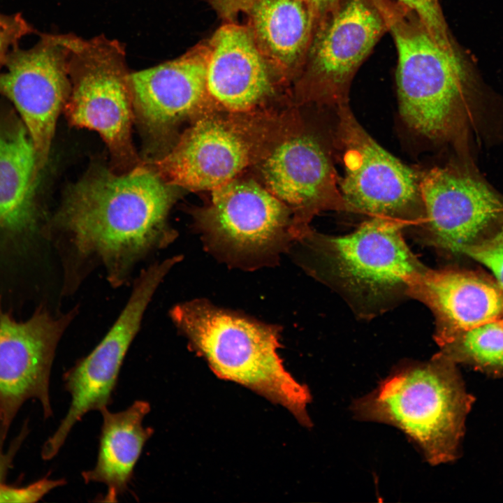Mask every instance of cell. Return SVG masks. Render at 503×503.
<instances>
[{"label": "cell", "instance_id": "cell-1", "mask_svg": "<svg viewBox=\"0 0 503 503\" xmlns=\"http://www.w3.org/2000/svg\"><path fill=\"white\" fill-rule=\"evenodd\" d=\"M154 170L88 174L68 191L54 218L65 252V290L73 293L101 267L114 288L126 284L140 263L177 236L168 223L175 187Z\"/></svg>", "mask_w": 503, "mask_h": 503}, {"label": "cell", "instance_id": "cell-2", "mask_svg": "<svg viewBox=\"0 0 503 503\" xmlns=\"http://www.w3.org/2000/svg\"><path fill=\"white\" fill-rule=\"evenodd\" d=\"M398 52L399 111L416 133L435 142L462 140L472 120L475 79L462 52L440 47L418 17L396 0H370Z\"/></svg>", "mask_w": 503, "mask_h": 503}, {"label": "cell", "instance_id": "cell-3", "mask_svg": "<svg viewBox=\"0 0 503 503\" xmlns=\"http://www.w3.org/2000/svg\"><path fill=\"white\" fill-rule=\"evenodd\" d=\"M169 316L218 377L255 391L287 409L302 425H312L307 411L311 395L284 365L279 327L203 299L174 305Z\"/></svg>", "mask_w": 503, "mask_h": 503}, {"label": "cell", "instance_id": "cell-4", "mask_svg": "<svg viewBox=\"0 0 503 503\" xmlns=\"http://www.w3.org/2000/svg\"><path fill=\"white\" fill-rule=\"evenodd\" d=\"M404 226L393 219L371 217L344 235L310 230L298 241L307 256L303 264L358 315L374 316L409 297L411 284L426 268L407 246Z\"/></svg>", "mask_w": 503, "mask_h": 503}, {"label": "cell", "instance_id": "cell-5", "mask_svg": "<svg viewBox=\"0 0 503 503\" xmlns=\"http://www.w3.org/2000/svg\"><path fill=\"white\" fill-rule=\"evenodd\" d=\"M474 400L455 363L438 353L427 363L395 370L352 409L358 419L401 429L430 464L438 465L458 458Z\"/></svg>", "mask_w": 503, "mask_h": 503}, {"label": "cell", "instance_id": "cell-6", "mask_svg": "<svg viewBox=\"0 0 503 503\" xmlns=\"http://www.w3.org/2000/svg\"><path fill=\"white\" fill-rule=\"evenodd\" d=\"M192 215L207 249L238 266L273 263L297 241L291 210L252 180L213 189L210 202Z\"/></svg>", "mask_w": 503, "mask_h": 503}, {"label": "cell", "instance_id": "cell-7", "mask_svg": "<svg viewBox=\"0 0 503 503\" xmlns=\"http://www.w3.org/2000/svg\"><path fill=\"white\" fill-rule=\"evenodd\" d=\"M179 262V257L173 256L142 269L134 279L126 303L105 335L89 353L64 373L71 404L55 432L43 445V459L51 460L58 453L73 427L87 413L100 411L112 402L119 371L145 311L166 277Z\"/></svg>", "mask_w": 503, "mask_h": 503}, {"label": "cell", "instance_id": "cell-8", "mask_svg": "<svg viewBox=\"0 0 503 503\" xmlns=\"http://www.w3.org/2000/svg\"><path fill=\"white\" fill-rule=\"evenodd\" d=\"M336 141L344 175L339 187L349 212L423 224L421 175L383 148L358 122L348 103L337 108Z\"/></svg>", "mask_w": 503, "mask_h": 503}, {"label": "cell", "instance_id": "cell-9", "mask_svg": "<svg viewBox=\"0 0 503 503\" xmlns=\"http://www.w3.org/2000/svg\"><path fill=\"white\" fill-rule=\"evenodd\" d=\"M78 314L59 315L38 309L17 321L0 306V454L10 426L23 404L34 399L43 416L52 415L50 377L58 343Z\"/></svg>", "mask_w": 503, "mask_h": 503}, {"label": "cell", "instance_id": "cell-10", "mask_svg": "<svg viewBox=\"0 0 503 503\" xmlns=\"http://www.w3.org/2000/svg\"><path fill=\"white\" fill-rule=\"evenodd\" d=\"M70 74L73 85L65 105L70 122L96 131L117 159L133 162V99L117 50L75 41Z\"/></svg>", "mask_w": 503, "mask_h": 503}, {"label": "cell", "instance_id": "cell-11", "mask_svg": "<svg viewBox=\"0 0 503 503\" xmlns=\"http://www.w3.org/2000/svg\"><path fill=\"white\" fill-rule=\"evenodd\" d=\"M75 40L44 35L34 48H15L0 71V95L17 110L33 142L41 170L48 158L56 122L70 94Z\"/></svg>", "mask_w": 503, "mask_h": 503}, {"label": "cell", "instance_id": "cell-12", "mask_svg": "<svg viewBox=\"0 0 503 503\" xmlns=\"http://www.w3.org/2000/svg\"><path fill=\"white\" fill-rule=\"evenodd\" d=\"M386 31L370 0H340L318 21L305 57L309 96L337 108L348 103L355 73Z\"/></svg>", "mask_w": 503, "mask_h": 503}, {"label": "cell", "instance_id": "cell-13", "mask_svg": "<svg viewBox=\"0 0 503 503\" xmlns=\"http://www.w3.org/2000/svg\"><path fill=\"white\" fill-rule=\"evenodd\" d=\"M426 241L453 254L503 217V198L467 166L435 167L421 175Z\"/></svg>", "mask_w": 503, "mask_h": 503}, {"label": "cell", "instance_id": "cell-14", "mask_svg": "<svg viewBox=\"0 0 503 503\" xmlns=\"http://www.w3.org/2000/svg\"><path fill=\"white\" fill-rule=\"evenodd\" d=\"M261 173L265 188L291 210L297 241L320 212H349L330 157L312 136L280 143L263 162Z\"/></svg>", "mask_w": 503, "mask_h": 503}, {"label": "cell", "instance_id": "cell-15", "mask_svg": "<svg viewBox=\"0 0 503 503\" xmlns=\"http://www.w3.org/2000/svg\"><path fill=\"white\" fill-rule=\"evenodd\" d=\"M251 159L252 145L238 126L203 117L155 162L154 170L173 186L213 190L235 179Z\"/></svg>", "mask_w": 503, "mask_h": 503}, {"label": "cell", "instance_id": "cell-16", "mask_svg": "<svg viewBox=\"0 0 503 503\" xmlns=\"http://www.w3.org/2000/svg\"><path fill=\"white\" fill-rule=\"evenodd\" d=\"M133 108L145 131L157 140L194 114L205 100V48L129 75Z\"/></svg>", "mask_w": 503, "mask_h": 503}, {"label": "cell", "instance_id": "cell-17", "mask_svg": "<svg viewBox=\"0 0 503 503\" xmlns=\"http://www.w3.org/2000/svg\"><path fill=\"white\" fill-rule=\"evenodd\" d=\"M409 297L433 313L439 347L468 330L499 320L503 312V291L498 284L465 270L426 268L411 284Z\"/></svg>", "mask_w": 503, "mask_h": 503}, {"label": "cell", "instance_id": "cell-18", "mask_svg": "<svg viewBox=\"0 0 503 503\" xmlns=\"http://www.w3.org/2000/svg\"><path fill=\"white\" fill-rule=\"evenodd\" d=\"M205 53L207 95L223 107L245 111L270 94L268 65L249 28L223 25L212 36Z\"/></svg>", "mask_w": 503, "mask_h": 503}, {"label": "cell", "instance_id": "cell-19", "mask_svg": "<svg viewBox=\"0 0 503 503\" xmlns=\"http://www.w3.org/2000/svg\"><path fill=\"white\" fill-rule=\"evenodd\" d=\"M39 172L36 150L22 122L0 117V238L18 243L36 231Z\"/></svg>", "mask_w": 503, "mask_h": 503}, {"label": "cell", "instance_id": "cell-20", "mask_svg": "<svg viewBox=\"0 0 503 503\" xmlns=\"http://www.w3.org/2000/svg\"><path fill=\"white\" fill-rule=\"evenodd\" d=\"M151 410L145 400L134 401L126 409L111 412L102 409L97 459L95 466L82 472L85 483H101L106 486L103 502H117L127 490L135 466L144 446L153 435L152 427H144V418Z\"/></svg>", "mask_w": 503, "mask_h": 503}, {"label": "cell", "instance_id": "cell-21", "mask_svg": "<svg viewBox=\"0 0 503 503\" xmlns=\"http://www.w3.org/2000/svg\"><path fill=\"white\" fill-rule=\"evenodd\" d=\"M249 31L266 61L289 71L305 61L317 17L307 0H256Z\"/></svg>", "mask_w": 503, "mask_h": 503}, {"label": "cell", "instance_id": "cell-22", "mask_svg": "<svg viewBox=\"0 0 503 503\" xmlns=\"http://www.w3.org/2000/svg\"><path fill=\"white\" fill-rule=\"evenodd\" d=\"M440 348L439 353L455 363L503 377V326L499 320L468 330Z\"/></svg>", "mask_w": 503, "mask_h": 503}, {"label": "cell", "instance_id": "cell-23", "mask_svg": "<svg viewBox=\"0 0 503 503\" xmlns=\"http://www.w3.org/2000/svg\"><path fill=\"white\" fill-rule=\"evenodd\" d=\"M413 12L442 48L450 52L459 50L453 39L438 0H396Z\"/></svg>", "mask_w": 503, "mask_h": 503}, {"label": "cell", "instance_id": "cell-24", "mask_svg": "<svg viewBox=\"0 0 503 503\" xmlns=\"http://www.w3.org/2000/svg\"><path fill=\"white\" fill-rule=\"evenodd\" d=\"M10 458L6 455L0 459V503L36 502L53 489L66 484L64 479H51L47 476L26 486H10L4 478Z\"/></svg>", "mask_w": 503, "mask_h": 503}, {"label": "cell", "instance_id": "cell-25", "mask_svg": "<svg viewBox=\"0 0 503 503\" xmlns=\"http://www.w3.org/2000/svg\"><path fill=\"white\" fill-rule=\"evenodd\" d=\"M461 254L486 267L503 291V226L492 235L467 245Z\"/></svg>", "mask_w": 503, "mask_h": 503}, {"label": "cell", "instance_id": "cell-26", "mask_svg": "<svg viewBox=\"0 0 503 503\" xmlns=\"http://www.w3.org/2000/svg\"><path fill=\"white\" fill-rule=\"evenodd\" d=\"M33 31L21 13L8 15L0 13V69L8 54L17 47L19 41Z\"/></svg>", "mask_w": 503, "mask_h": 503}, {"label": "cell", "instance_id": "cell-27", "mask_svg": "<svg viewBox=\"0 0 503 503\" xmlns=\"http://www.w3.org/2000/svg\"><path fill=\"white\" fill-rule=\"evenodd\" d=\"M224 16L231 18L240 11H248L256 0H208Z\"/></svg>", "mask_w": 503, "mask_h": 503}, {"label": "cell", "instance_id": "cell-28", "mask_svg": "<svg viewBox=\"0 0 503 503\" xmlns=\"http://www.w3.org/2000/svg\"><path fill=\"white\" fill-rule=\"evenodd\" d=\"M313 9L318 21L333 9L340 0H307Z\"/></svg>", "mask_w": 503, "mask_h": 503}, {"label": "cell", "instance_id": "cell-29", "mask_svg": "<svg viewBox=\"0 0 503 503\" xmlns=\"http://www.w3.org/2000/svg\"><path fill=\"white\" fill-rule=\"evenodd\" d=\"M499 321H500V323L503 326V312H502V314L501 317H500V319H499Z\"/></svg>", "mask_w": 503, "mask_h": 503}]
</instances>
